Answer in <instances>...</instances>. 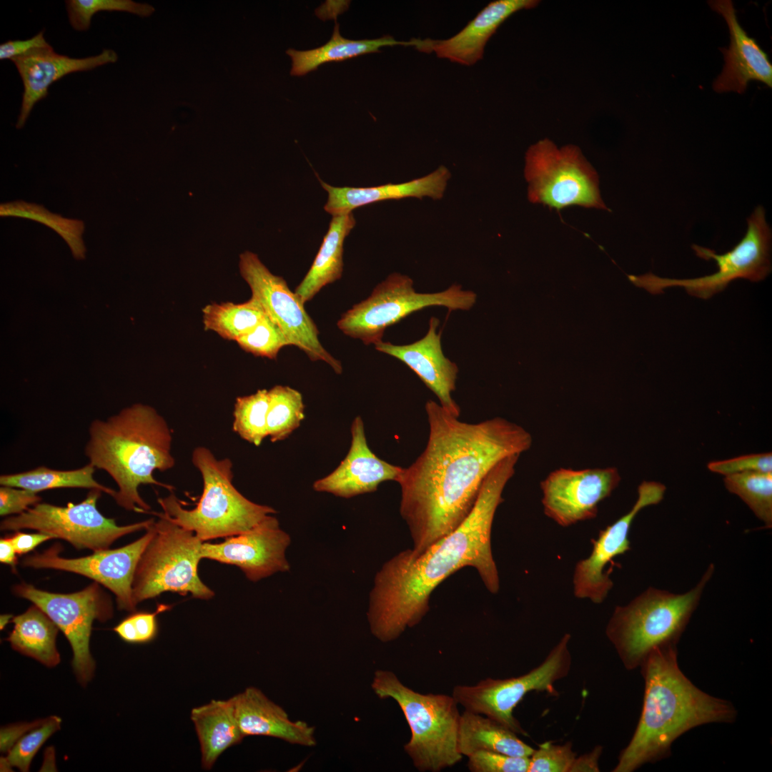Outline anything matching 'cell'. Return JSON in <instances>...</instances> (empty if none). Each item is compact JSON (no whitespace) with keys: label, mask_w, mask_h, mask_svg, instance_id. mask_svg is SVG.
I'll return each mask as SVG.
<instances>
[{"label":"cell","mask_w":772,"mask_h":772,"mask_svg":"<svg viewBox=\"0 0 772 772\" xmlns=\"http://www.w3.org/2000/svg\"><path fill=\"white\" fill-rule=\"evenodd\" d=\"M771 230L766 221L765 209L759 205L747 219L744 237L731 250L720 254L707 247L691 246L697 257L715 260L718 267L715 273L693 279L664 278L651 272L628 277L634 285L653 295L670 287H681L689 295L706 300L724 290L737 279L751 282L764 279L771 272Z\"/></svg>","instance_id":"9c48e42d"},{"label":"cell","mask_w":772,"mask_h":772,"mask_svg":"<svg viewBox=\"0 0 772 772\" xmlns=\"http://www.w3.org/2000/svg\"><path fill=\"white\" fill-rule=\"evenodd\" d=\"M439 325L440 320L432 317L427 332L420 340L405 345H396L382 340L375 344V347L404 362L437 396L440 405L459 417L460 408L452 397L456 388L459 369L442 352V332H437Z\"/></svg>","instance_id":"44dd1931"},{"label":"cell","mask_w":772,"mask_h":772,"mask_svg":"<svg viewBox=\"0 0 772 772\" xmlns=\"http://www.w3.org/2000/svg\"><path fill=\"white\" fill-rule=\"evenodd\" d=\"M708 4L724 18L731 36L728 48H720L725 64L713 84L714 91L743 94L751 80L761 81L771 88L772 64L768 56L740 25L733 2L716 0L708 1Z\"/></svg>","instance_id":"603a6c76"},{"label":"cell","mask_w":772,"mask_h":772,"mask_svg":"<svg viewBox=\"0 0 772 772\" xmlns=\"http://www.w3.org/2000/svg\"><path fill=\"white\" fill-rule=\"evenodd\" d=\"M96 468L89 462L68 470H56L45 466L0 476V485L29 490L36 493L56 488L97 489L112 496L116 490L98 482L94 477Z\"/></svg>","instance_id":"1f68e13d"},{"label":"cell","mask_w":772,"mask_h":772,"mask_svg":"<svg viewBox=\"0 0 772 772\" xmlns=\"http://www.w3.org/2000/svg\"><path fill=\"white\" fill-rule=\"evenodd\" d=\"M575 758L571 743L558 745L547 741L529 757L528 772H570Z\"/></svg>","instance_id":"b9f144b4"},{"label":"cell","mask_w":772,"mask_h":772,"mask_svg":"<svg viewBox=\"0 0 772 772\" xmlns=\"http://www.w3.org/2000/svg\"><path fill=\"white\" fill-rule=\"evenodd\" d=\"M417 39L397 41L385 35L372 39L352 40L341 36L338 23H335L330 39L324 45L305 51L289 49L286 51L292 59V76H301L316 70L328 62L343 61L359 56L380 52V48L397 45L415 46Z\"/></svg>","instance_id":"f1b7e54d"},{"label":"cell","mask_w":772,"mask_h":772,"mask_svg":"<svg viewBox=\"0 0 772 772\" xmlns=\"http://www.w3.org/2000/svg\"><path fill=\"white\" fill-rule=\"evenodd\" d=\"M714 570L711 563L696 586L684 593L650 587L615 608L605 633L626 669L640 666L655 648L678 643Z\"/></svg>","instance_id":"5b68a950"},{"label":"cell","mask_w":772,"mask_h":772,"mask_svg":"<svg viewBox=\"0 0 772 772\" xmlns=\"http://www.w3.org/2000/svg\"><path fill=\"white\" fill-rule=\"evenodd\" d=\"M538 0H496L490 2L468 24L446 39H417L415 48L465 66L482 59L485 46L499 26L515 13L532 9Z\"/></svg>","instance_id":"cb8c5ba5"},{"label":"cell","mask_w":772,"mask_h":772,"mask_svg":"<svg viewBox=\"0 0 772 772\" xmlns=\"http://www.w3.org/2000/svg\"><path fill=\"white\" fill-rule=\"evenodd\" d=\"M117 59V54L110 49H104L95 56L76 59L56 53L50 44L12 59L11 61L15 64L24 85L16 129L24 126L34 105L46 97L54 81L66 74L89 71L114 63Z\"/></svg>","instance_id":"ffe728a7"},{"label":"cell","mask_w":772,"mask_h":772,"mask_svg":"<svg viewBox=\"0 0 772 772\" xmlns=\"http://www.w3.org/2000/svg\"><path fill=\"white\" fill-rule=\"evenodd\" d=\"M154 522L137 540L116 549H107L76 558L59 555L62 548L56 543L42 553L24 558L21 565L36 569H54L89 578L112 591L119 610L134 612L132 583L139 558L151 539Z\"/></svg>","instance_id":"2e32d148"},{"label":"cell","mask_w":772,"mask_h":772,"mask_svg":"<svg viewBox=\"0 0 772 772\" xmlns=\"http://www.w3.org/2000/svg\"><path fill=\"white\" fill-rule=\"evenodd\" d=\"M476 299L475 292L458 284L435 293L417 292L411 278L392 273L366 300L345 312L337 325L345 335L375 345L382 341L386 328L415 312L432 306L468 310Z\"/></svg>","instance_id":"30bf717a"},{"label":"cell","mask_w":772,"mask_h":772,"mask_svg":"<svg viewBox=\"0 0 772 772\" xmlns=\"http://www.w3.org/2000/svg\"><path fill=\"white\" fill-rule=\"evenodd\" d=\"M205 330L221 337L234 340L256 327L267 315L259 302L252 297L243 303L212 302L202 309Z\"/></svg>","instance_id":"d6a6232c"},{"label":"cell","mask_w":772,"mask_h":772,"mask_svg":"<svg viewBox=\"0 0 772 772\" xmlns=\"http://www.w3.org/2000/svg\"><path fill=\"white\" fill-rule=\"evenodd\" d=\"M40 502L41 498L38 493L11 486L0 487L1 516L21 514Z\"/></svg>","instance_id":"f6af8a7d"},{"label":"cell","mask_w":772,"mask_h":772,"mask_svg":"<svg viewBox=\"0 0 772 772\" xmlns=\"http://www.w3.org/2000/svg\"><path fill=\"white\" fill-rule=\"evenodd\" d=\"M13 618L11 614H3L0 617V628L3 630L6 625L9 623L11 619Z\"/></svg>","instance_id":"816d5d0a"},{"label":"cell","mask_w":772,"mask_h":772,"mask_svg":"<svg viewBox=\"0 0 772 772\" xmlns=\"http://www.w3.org/2000/svg\"><path fill=\"white\" fill-rule=\"evenodd\" d=\"M44 721V719H39L31 723H16L1 728L0 732L1 752H9L26 733L41 725Z\"/></svg>","instance_id":"7dc6e473"},{"label":"cell","mask_w":772,"mask_h":772,"mask_svg":"<svg viewBox=\"0 0 772 772\" xmlns=\"http://www.w3.org/2000/svg\"><path fill=\"white\" fill-rule=\"evenodd\" d=\"M12 623L14 628L7 640L14 650L47 667L60 662L56 646L59 628L41 608L33 604L26 612L14 617Z\"/></svg>","instance_id":"4dcf8cb0"},{"label":"cell","mask_w":772,"mask_h":772,"mask_svg":"<svg viewBox=\"0 0 772 772\" xmlns=\"http://www.w3.org/2000/svg\"><path fill=\"white\" fill-rule=\"evenodd\" d=\"M524 172L532 203L558 211L573 205L608 210L597 173L575 145L539 140L525 154Z\"/></svg>","instance_id":"8fae6325"},{"label":"cell","mask_w":772,"mask_h":772,"mask_svg":"<svg viewBox=\"0 0 772 772\" xmlns=\"http://www.w3.org/2000/svg\"><path fill=\"white\" fill-rule=\"evenodd\" d=\"M43 31L26 40H10L0 45V59H10L23 55L29 51L49 45Z\"/></svg>","instance_id":"bcb514c9"},{"label":"cell","mask_w":772,"mask_h":772,"mask_svg":"<svg viewBox=\"0 0 772 772\" xmlns=\"http://www.w3.org/2000/svg\"><path fill=\"white\" fill-rule=\"evenodd\" d=\"M9 537L17 555L26 554L41 543L54 539L51 535L41 532L26 533L19 530Z\"/></svg>","instance_id":"c3c4849f"},{"label":"cell","mask_w":772,"mask_h":772,"mask_svg":"<svg viewBox=\"0 0 772 772\" xmlns=\"http://www.w3.org/2000/svg\"><path fill=\"white\" fill-rule=\"evenodd\" d=\"M239 728L244 735L276 738L305 747L317 745L315 728L303 721H292L287 712L255 687L232 697Z\"/></svg>","instance_id":"d4e9b609"},{"label":"cell","mask_w":772,"mask_h":772,"mask_svg":"<svg viewBox=\"0 0 772 772\" xmlns=\"http://www.w3.org/2000/svg\"><path fill=\"white\" fill-rule=\"evenodd\" d=\"M269 407V392L266 389L255 393L238 397L233 412V430L241 438L259 446L268 436L267 417Z\"/></svg>","instance_id":"8d00e7d4"},{"label":"cell","mask_w":772,"mask_h":772,"mask_svg":"<svg viewBox=\"0 0 772 772\" xmlns=\"http://www.w3.org/2000/svg\"><path fill=\"white\" fill-rule=\"evenodd\" d=\"M458 750L463 756L481 751L529 758L534 749L518 734L497 721L465 710L460 719Z\"/></svg>","instance_id":"f546056e"},{"label":"cell","mask_w":772,"mask_h":772,"mask_svg":"<svg viewBox=\"0 0 772 772\" xmlns=\"http://www.w3.org/2000/svg\"><path fill=\"white\" fill-rule=\"evenodd\" d=\"M724 485L764 523L772 527V472H744L724 476Z\"/></svg>","instance_id":"d590c367"},{"label":"cell","mask_w":772,"mask_h":772,"mask_svg":"<svg viewBox=\"0 0 772 772\" xmlns=\"http://www.w3.org/2000/svg\"><path fill=\"white\" fill-rule=\"evenodd\" d=\"M61 720L50 716L26 733L10 749L6 758H1V771H11L15 766L21 771H28L30 763L43 743L60 729Z\"/></svg>","instance_id":"f35d334b"},{"label":"cell","mask_w":772,"mask_h":772,"mask_svg":"<svg viewBox=\"0 0 772 772\" xmlns=\"http://www.w3.org/2000/svg\"><path fill=\"white\" fill-rule=\"evenodd\" d=\"M0 562L10 565L13 571H16L18 563L17 553L9 536L0 540Z\"/></svg>","instance_id":"f907efd6"},{"label":"cell","mask_w":772,"mask_h":772,"mask_svg":"<svg viewBox=\"0 0 772 772\" xmlns=\"http://www.w3.org/2000/svg\"><path fill=\"white\" fill-rule=\"evenodd\" d=\"M711 472L724 476L744 472H772V453L749 454L724 460L710 462Z\"/></svg>","instance_id":"ee69618b"},{"label":"cell","mask_w":772,"mask_h":772,"mask_svg":"<svg viewBox=\"0 0 772 772\" xmlns=\"http://www.w3.org/2000/svg\"><path fill=\"white\" fill-rule=\"evenodd\" d=\"M65 4L69 23L79 31L88 30L92 16L99 11H126L142 17L154 11L152 5L132 0H67Z\"/></svg>","instance_id":"74e56055"},{"label":"cell","mask_w":772,"mask_h":772,"mask_svg":"<svg viewBox=\"0 0 772 772\" xmlns=\"http://www.w3.org/2000/svg\"><path fill=\"white\" fill-rule=\"evenodd\" d=\"M620 479L615 467L556 469L540 482L544 513L563 527L593 519Z\"/></svg>","instance_id":"e0dca14e"},{"label":"cell","mask_w":772,"mask_h":772,"mask_svg":"<svg viewBox=\"0 0 772 772\" xmlns=\"http://www.w3.org/2000/svg\"><path fill=\"white\" fill-rule=\"evenodd\" d=\"M154 532L138 562L132 583L138 603L165 592L208 600L214 593L200 579L198 566L203 542L194 533L156 513Z\"/></svg>","instance_id":"ba28073f"},{"label":"cell","mask_w":772,"mask_h":772,"mask_svg":"<svg viewBox=\"0 0 772 772\" xmlns=\"http://www.w3.org/2000/svg\"><path fill=\"white\" fill-rule=\"evenodd\" d=\"M103 492L89 490L80 503H68L58 506L39 503L25 512L8 516L0 524L1 530L17 531L31 529L46 533L54 539H62L78 550L89 549L94 552L109 549L119 538L146 530L154 518L127 525H118L113 518H108L97 508L98 499Z\"/></svg>","instance_id":"7c38bea8"},{"label":"cell","mask_w":772,"mask_h":772,"mask_svg":"<svg viewBox=\"0 0 772 772\" xmlns=\"http://www.w3.org/2000/svg\"><path fill=\"white\" fill-rule=\"evenodd\" d=\"M290 536L269 515L249 530L225 538L219 543H203L202 558L239 568L251 581L257 582L290 568L286 550Z\"/></svg>","instance_id":"d6986e66"},{"label":"cell","mask_w":772,"mask_h":772,"mask_svg":"<svg viewBox=\"0 0 772 772\" xmlns=\"http://www.w3.org/2000/svg\"><path fill=\"white\" fill-rule=\"evenodd\" d=\"M13 590L16 595L41 608L64 633L73 651L71 664L75 675L85 686L95 669L89 650L92 623L96 620L105 622L112 617L110 597L96 582L68 594L50 593L26 583L15 585Z\"/></svg>","instance_id":"5bb4252c"},{"label":"cell","mask_w":772,"mask_h":772,"mask_svg":"<svg viewBox=\"0 0 772 772\" xmlns=\"http://www.w3.org/2000/svg\"><path fill=\"white\" fill-rule=\"evenodd\" d=\"M0 214L31 219L49 226L66 241L76 259L84 258L86 248L81 237L84 229L83 222L64 218L51 213L41 205L23 201L1 204Z\"/></svg>","instance_id":"e575fe53"},{"label":"cell","mask_w":772,"mask_h":772,"mask_svg":"<svg viewBox=\"0 0 772 772\" xmlns=\"http://www.w3.org/2000/svg\"><path fill=\"white\" fill-rule=\"evenodd\" d=\"M425 409V448L395 480L401 489L400 513L415 554L455 530L472 510L492 469L533 443L528 431L503 417L462 422L432 400Z\"/></svg>","instance_id":"6da1fadb"},{"label":"cell","mask_w":772,"mask_h":772,"mask_svg":"<svg viewBox=\"0 0 772 772\" xmlns=\"http://www.w3.org/2000/svg\"><path fill=\"white\" fill-rule=\"evenodd\" d=\"M236 342L247 352L269 359H275L283 347L290 345L281 329L267 315Z\"/></svg>","instance_id":"ab89813d"},{"label":"cell","mask_w":772,"mask_h":772,"mask_svg":"<svg viewBox=\"0 0 772 772\" xmlns=\"http://www.w3.org/2000/svg\"><path fill=\"white\" fill-rule=\"evenodd\" d=\"M355 225L352 212L332 217L312 264L295 289V292L304 304L323 287L342 277L344 242Z\"/></svg>","instance_id":"83f0119b"},{"label":"cell","mask_w":772,"mask_h":772,"mask_svg":"<svg viewBox=\"0 0 772 772\" xmlns=\"http://www.w3.org/2000/svg\"><path fill=\"white\" fill-rule=\"evenodd\" d=\"M519 457H507L492 469L475 506L455 530L420 554L405 550L384 563L375 575L367 614L371 633L377 640L391 642L417 625L429 611L432 591L465 567L475 568L490 593L498 592L500 580L491 548L492 526Z\"/></svg>","instance_id":"7a4b0ae2"},{"label":"cell","mask_w":772,"mask_h":772,"mask_svg":"<svg viewBox=\"0 0 772 772\" xmlns=\"http://www.w3.org/2000/svg\"><path fill=\"white\" fill-rule=\"evenodd\" d=\"M570 635L565 634L537 667L518 677L487 678L475 685H457L452 696L465 710L485 716L517 734L528 736L513 711L530 691L556 695L554 683L565 678L571 666Z\"/></svg>","instance_id":"4fadbf2b"},{"label":"cell","mask_w":772,"mask_h":772,"mask_svg":"<svg viewBox=\"0 0 772 772\" xmlns=\"http://www.w3.org/2000/svg\"><path fill=\"white\" fill-rule=\"evenodd\" d=\"M84 454L96 469L105 471L116 482L113 497L127 510L147 512L141 485L173 487L158 482L155 470L172 468V433L166 420L154 407L144 404L127 407L106 420L95 419L89 427Z\"/></svg>","instance_id":"277c9868"},{"label":"cell","mask_w":772,"mask_h":772,"mask_svg":"<svg viewBox=\"0 0 772 772\" xmlns=\"http://www.w3.org/2000/svg\"><path fill=\"white\" fill-rule=\"evenodd\" d=\"M191 720L199 741L202 766L205 770H210L223 752L244 738L238 724L232 697L212 700L194 708Z\"/></svg>","instance_id":"4316f807"},{"label":"cell","mask_w":772,"mask_h":772,"mask_svg":"<svg viewBox=\"0 0 772 772\" xmlns=\"http://www.w3.org/2000/svg\"><path fill=\"white\" fill-rule=\"evenodd\" d=\"M170 608V605L159 604L154 612H132L114 628V631L129 643H149L158 633L157 615Z\"/></svg>","instance_id":"60d3db41"},{"label":"cell","mask_w":772,"mask_h":772,"mask_svg":"<svg viewBox=\"0 0 772 772\" xmlns=\"http://www.w3.org/2000/svg\"><path fill=\"white\" fill-rule=\"evenodd\" d=\"M665 490L662 483L643 481L638 488V498L632 508L601 530L598 538L592 540L590 555L578 561L575 567L573 583L576 598L590 599L597 604L603 602L613 585L604 568L614 558L630 550L628 535L634 518L644 508L659 503Z\"/></svg>","instance_id":"ac0fdd59"},{"label":"cell","mask_w":772,"mask_h":772,"mask_svg":"<svg viewBox=\"0 0 772 772\" xmlns=\"http://www.w3.org/2000/svg\"><path fill=\"white\" fill-rule=\"evenodd\" d=\"M640 667L645 681L641 715L613 772H632L667 758L673 742L695 727L736 720L731 702L702 691L681 670L677 644L655 648Z\"/></svg>","instance_id":"3957f363"},{"label":"cell","mask_w":772,"mask_h":772,"mask_svg":"<svg viewBox=\"0 0 772 772\" xmlns=\"http://www.w3.org/2000/svg\"><path fill=\"white\" fill-rule=\"evenodd\" d=\"M192 462L203 482L196 507L184 509L172 492L157 502L164 516L202 542L238 535L276 513L272 507L249 500L235 488L229 458L217 460L208 448L199 446L193 450Z\"/></svg>","instance_id":"8992f818"},{"label":"cell","mask_w":772,"mask_h":772,"mask_svg":"<svg viewBox=\"0 0 772 772\" xmlns=\"http://www.w3.org/2000/svg\"><path fill=\"white\" fill-rule=\"evenodd\" d=\"M267 435L272 442L288 437L305 417L302 394L288 386L276 385L268 390Z\"/></svg>","instance_id":"836d02e7"},{"label":"cell","mask_w":772,"mask_h":772,"mask_svg":"<svg viewBox=\"0 0 772 772\" xmlns=\"http://www.w3.org/2000/svg\"><path fill=\"white\" fill-rule=\"evenodd\" d=\"M239 268L251 289L252 297L259 302L266 315L281 329L290 345L303 351L310 360L323 361L336 373H342L341 362L322 346L316 325L286 281L272 274L258 256L249 251L240 254Z\"/></svg>","instance_id":"9a60e30c"},{"label":"cell","mask_w":772,"mask_h":772,"mask_svg":"<svg viewBox=\"0 0 772 772\" xmlns=\"http://www.w3.org/2000/svg\"><path fill=\"white\" fill-rule=\"evenodd\" d=\"M600 746L590 753L583 754L575 758L571 767L570 772L575 771H599L598 759L601 753Z\"/></svg>","instance_id":"681fc988"},{"label":"cell","mask_w":772,"mask_h":772,"mask_svg":"<svg viewBox=\"0 0 772 772\" xmlns=\"http://www.w3.org/2000/svg\"><path fill=\"white\" fill-rule=\"evenodd\" d=\"M371 688L378 698L393 699L400 708L411 732L404 750L417 771L440 772L461 761V713L452 695L417 692L387 670L375 672Z\"/></svg>","instance_id":"52a82bcc"},{"label":"cell","mask_w":772,"mask_h":772,"mask_svg":"<svg viewBox=\"0 0 772 772\" xmlns=\"http://www.w3.org/2000/svg\"><path fill=\"white\" fill-rule=\"evenodd\" d=\"M472 772H528V757L512 756L498 752L481 751L467 757Z\"/></svg>","instance_id":"7bdbcfd3"},{"label":"cell","mask_w":772,"mask_h":772,"mask_svg":"<svg viewBox=\"0 0 772 772\" xmlns=\"http://www.w3.org/2000/svg\"><path fill=\"white\" fill-rule=\"evenodd\" d=\"M450 173L441 166L432 173L410 182L367 187H334L320 179L328 193L325 210L334 216L346 214L357 207L389 199L443 196Z\"/></svg>","instance_id":"484cf974"},{"label":"cell","mask_w":772,"mask_h":772,"mask_svg":"<svg viewBox=\"0 0 772 772\" xmlns=\"http://www.w3.org/2000/svg\"><path fill=\"white\" fill-rule=\"evenodd\" d=\"M351 435L345 459L333 472L314 482L315 491L350 498L372 493L385 481L396 480L402 467L381 460L370 449L361 417L353 420Z\"/></svg>","instance_id":"7402d4cb"}]
</instances>
